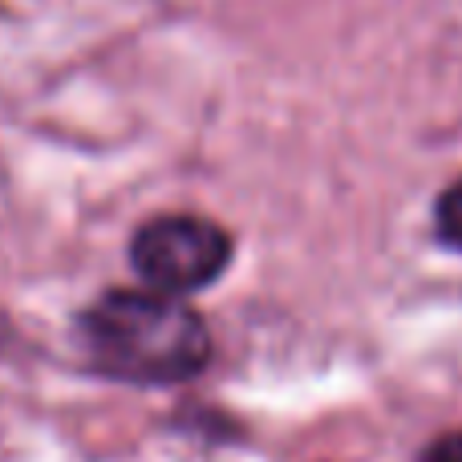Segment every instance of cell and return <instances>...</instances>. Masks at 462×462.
Masks as SVG:
<instances>
[{
	"label": "cell",
	"mask_w": 462,
	"mask_h": 462,
	"mask_svg": "<svg viewBox=\"0 0 462 462\" xmlns=\"http://www.w3.org/2000/svg\"><path fill=\"white\" fill-rule=\"evenodd\" d=\"M81 345L106 377L134 385H179L203 374L211 337L183 296L118 288L81 312Z\"/></svg>",
	"instance_id": "1"
},
{
	"label": "cell",
	"mask_w": 462,
	"mask_h": 462,
	"mask_svg": "<svg viewBox=\"0 0 462 462\" xmlns=\"http://www.w3.org/2000/svg\"><path fill=\"white\" fill-rule=\"evenodd\" d=\"M130 260L151 292L187 296L227 272L231 236L203 216H154L130 239Z\"/></svg>",
	"instance_id": "2"
},
{
	"label": "cell",
	"mask_w": 462,
	"mask_h": 462,
	"mask_svg": "<svg viewBox=\"0 0 462 462\" xmlns=\"http://www.w3.org/2000/svg\"><path fill=\"white\" fill-rule=\"evenodd\" d=\"M434 231L450 252H462V179H455L434 203Z\"/></svg>",
	"instance_id": "3"
},
{
	"label": "cell",
	"mask_w": 462,
	"mask_h": 462,
	"mask_svg": "<svg viewBox=\"0 0 462 462\" xmlns=\"http://www.w3.org/2000/svg\"><path fill=\"white\" fill-rule=\"evenodd\" d=\"M422 462H462V434H442L422 450Z\"/></svg>",
	"instance_id": "4"
},
{
	"label": "cell",
	"mask_w": 462,
	"mask_h": 462,
	"mask_svg": "<svg viewBox=\"0 0 462 462\" xmlns=\"http://www.w3.org/2000/svg\"><path fill=\"white\" fill-rule=\"evenodd\" d=\"M0 345H5V320H0Z\"/></svg>",
	"instance_id": "5"
}]
</instances>
